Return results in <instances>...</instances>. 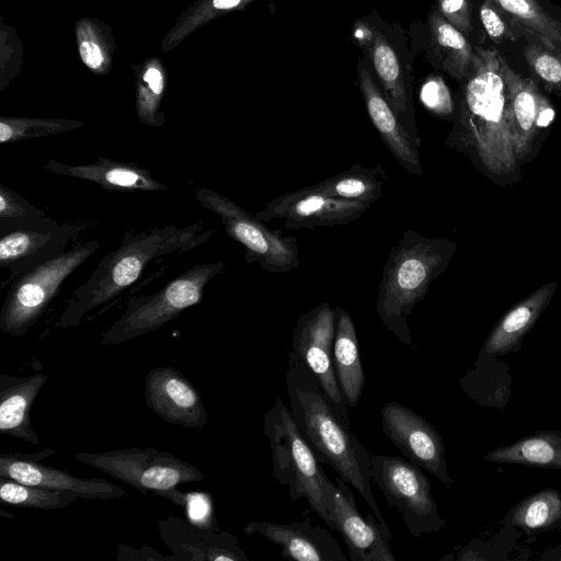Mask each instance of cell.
I'll use <instances>...</instances> for the list:
<instances>
[{"mask_svg": "<svg viewBox=\"0 0 561 561\" xmlns=\"http://www.w3.org/2000/svg\"><path fill=\"white\" fill-rule=\"evenodd\" d=\"M80 56L85 66L91 69H98L102 65L104 57L101 48L91 41H84L79 47Z\"/></svg>", "mask_w": 561, "mask_h": 561, "instance_id": "obj_39", "label": "cell"}, {"mask_svg": "<svg viewBox=\"0 0 561 561\" xmlns=\"http://www.w3.org/2000/svg\"><path fill=\"white\" fill-rule=\"evenodd\" d=\"M357 78L368 116L383 144L407 172L422 178L423 167L419 153L421 141L415 140L401 124L365 60L359 59L357 62Z\"/></svg>", "mask_w": 561, "mask_h": 561, "instance_id": "obj_19", "label": "cell"}, {"mask_svg": "<svg viewBox=\"0 0 561 561\" xmlns=\"http://www.w3.org/2000/svg\"><path fill=\"white\" fill-rule=\"evenodd\" d=\"M374 18H360L353 24L355 44L371 62L381 91L408 133L417 141V124L412 89L394 44Z\"/></svg>", "mask_w": 561, "mask_h": 561, "instance_id": "obj_13", "label": "cell"}, {"mask_svg": "<svg viewBox=\"0 0 561 561\" xmlns=\"http://www.w3.org/2000/svg\"><path fill=\"white\" fill-rule=\"evenodd\" d=\"M84 229L83 224L58 222L44 217L1 232L0 268L4 277L0 287L10 286L30 270L69 249Z\"/></svg>", "mask_w": 561, "mask_h": 561, "instance_id": "obj_12", "label": "cell"}, {"mask_svg": "<svg viewBox=\"0 0 561 561\" xmlns=\"http://www.w3.org/2000/svg\"><path fill=\"white\" fill-rule=\"evenodd\" d=\"M479 13L486 33L495 43H500L504 38H512V34L507 30L506 24L495 9L492 0L484 1L480 5Z\"/></svg>", "mask_w": 561, "mask_h": 561, "instance_id": "obj_38", "label": "cell"}, {"mask_svg": "<svg viewBox=\"0 0 561 561\" xmlns=\"http://www.w3.org/2000/svg\"><path fill=\"white\" fill-rule=\"evenodd\" d=\"M195 198L221 221L226 233L245 250V262L257 263L270 273H287L299 265L297 238L271 230L229 197L208 187L195 192Z\"/></svg>", "mask_w": 561, "mask_h": 561, "instance_id": "obj_8", "label": "cell"}, {"mask_svg": "<svg viewBox=\"0 0 561 561\" xmlns=\"http://www.w3.org/2000/svg\"><path fill=\"white\" fill-rule=\"evenodd\" d=\"M44 217L45 210L31 204L12 188L0 184V233L27 226Z\"/></svg>", "mask_w": 561, "mask_h": 561, "instance_id": "obj_33", "label": "cell"}, {"mask_svg": "<svg viewBox=\"0 0 561 561\" xmlns=\"http://www.w3.org/2000/svg\"><path fill=\"white\" fill-rule=\"evenodd\" d=\"M321 486L332 529L342 536L352 561H396L390 548L391 533L374 514L362 515L348 483L335 476V483L323 474Z\"/></svg>", "mask_w": 561, "mask_h": 561, "instance_id": "obj_11", "label": "cell"}, {"mask_svg": "<svg viewBox=\"0 0 561 561\" xmlns=\"http://www.w3.org/2000/svg\"><path fill=\"white\" fill-rule=\"evenodd\" d=\"M539 37L542 45L561 57V24L536 0H492Z\"/></svg>", "mask_w": 561, "mask_h": 561, "instance_id": "obj_30", "label": "cell"}, {"mask_svg": "<svg viewBox=\"0 0 561 561\" xmlns=\"http://www.w3.org/2000/svg\"><path fill=\"white\" fill-rule=\"evenodd\" d=\"M334 334L335 309L329 302H321L298 317L291 333L293 351L316 376L329 401L348 422V405L339 388L332 362Z\"/></svg>", "mask_w": 561, "mask_h": 561, "instance_id": "obj_14", "label": "cell"}, {"mask_svg": "<svg viewBox=\"0 0 561 561\" xmlns=\"http://www.w3.org/2000/svg\"><path fill=\"white\" fill-rule=\"evenodd\" d=\"M162 496H168L174 503L183 506L186 505L188 517L193 523L199 524L203 519L207 527L210 528L214 522L211 501L208 495L202 493L183 494L176 489L163 492Z\"/></svg>", "mask_w": 561, "mask_h": 561, "instance_id": "obj_36", "label": "cell"}, {"mask_svg": "<svg viewBox=\"0 0 561 561\" xmlns=\"http://www.w3.org/2000/svg\"><path fill=\"white\" fill-rule=\"evenodd\" d=\"M483 459L501 465L561 470V431H538L510 445L494 448Z\"/></svg>", "mask_w": 561, "mask_h": 561, "instance_id": "obj_27", "label": "cell"}, {"mask_svg": "<svg viewBox=\"0 0 561 561\" xmlns=\"http://www.w3.org/2000/svg\"><path fill=\"white\" fill-rule=\"evenodd\" d=\"M436 9L466 36L472 31L469 0H437Z\"/></svg>", "mask_w": 561, "mask_h": 561, "instance_id": "obj_37", "label": "cell"}, {"mask_svg": "<svg viewBox=\"0 0 561 561\" xmlns=\"http://www.w3.org/2000/svg\"><path fill=\"white\" fill-rule=\"evenodd\" d=\"M457 244L447 238H427L408 230L391 248L383 265L376 302L377 314L402 344L411 346L408 317L448 267Z\"/></svg>", "mask_w": 561, "mask_h": 561, "instance_id": "obj_4", "label": "cell"}, {"mask_svg": "<svg viewBox=\"0 0 561 561\" xmlns=\"http://www.w3.org/2000/svg\"><path fill=\"white\" fill-rule=\"evenodd\" d=\"M214 233V229L204 230L202 222L181 228L154 227L137 233L126 231L119 247L105 254L88 279L75 289L57 327L80 325L87 314L105 307L134 285L152 261L194 250Z\"/></svg>", "mask_w": 561, "mask_h": 561, "instance_id": "obj_3", "label": "cell"}, {"mask_svg": "<svg viewBox=\"0 0 561 561\" xmlns=\"http://www.w3.org/2000/svg\"><path fill=\"white\" fill-rule=\"evenodd\" d=\"M557 288V283L545 284L514 305L491 330L478 358L495 359L519 351L525 335L546 310Z\"/></svg>", "mask_w": 561, "mask_h": 561, "instance_id": "obj_23", "label": "cell"}, {"mask_svg": "<svg viewBox=\"0 0 561 561\" xmlns=\"http://www.w3.org/2000/svg\"><path fill=\"white\" fill-rule=\"evenodd\" d=\"M371 482L381 490L390 506L398 510L414 537L436 533L445 527L431 492V482L422 469L401 457H370Z\"/></svg>", "mask_w": 561, "mask_h": 561, "instance_id": "obj_10", "label": "cell"}, {"mask_svg": "<svg viewBox=\"0 0 561 561\" xmlns=\"http://www.w3.org/2000/svg\"><path fill=\"white\" fill-rule=\"evenodd\" d=\"M145 401L154 414L174 425L202 430L208 421L199 392L171 366H158L147 374Z\"/></svg>", "mask_w": 561, "mask_h": 561, "instance_id": "obj_18", "label": "cell"}, {"mask_svg": "<svg viewBox=\"0 0 561 561\" xmlns=\"http://www.w3.org/2000/svg\"><path fill=\"white\" fill-rule=\"evenodd\" d=\"M507 518L529 536L561 529V493L553 488L534 492L515 504Z\"/></svg>", "mask_w": 561, "mask_h": 561, "instance_id": "obj_28", "label": "cell"}, {"mask_svg": "<svg viewBox=\"0 0 561 561\" xmlns=\"http://www.w3.org/2000/svg\"><path fill=\"white\" fill-rule=\"evenodd\" d=\"M245 535H261L280 548L284 559L296 561H346L335 538L327 530L313 526L310 518L279 524L250 522Z\"/></svg>", "mask_w": 561, "mask_h": 561, "instance_id": "obj_21", "label": "cell"}, {"mask_svg": "<svg viewBox=\"0 0 561 561\" xmlns=\"http://www.w3.org/2000/svg\"><path fill=\"white\" fill-rule=\"evenodd\" d=\"M48 376L38 373L25 377L0 375V433L38 445L31 425L30 411Z\"/></svg>", "mask_w": 561, "mask_h": 561, "instance_id": "obj_24", "label": "cell"}, {"mask_svg": "<svg viewBox=\"0 0 561 561\" xmlns=\"http://www.w3.org/2000/svg\"><path fill=\"white\" fill-rule=\"evenodd\" d=\"M263 423V432L272 451L273 477L287 486L291 501L306 500L311 511L331 528L332 522L321 486L324 471L280 398L265 413Z\"/></svg>", "mask_w": 561, "mask_h": 561, "instance_id": "obj_6", "label": "cell"}, {"mask_svg": "<svg viewBox=\"0 0 561 561\" xmlns=\"http://www.w3.org/2000/svg\"><path fill=\"white\" fill-rule=\"evenodd\" d=\"M83 125L82 122L66 119L2 118L0 142L14 144L26 139L66 133Z\"/></svg>", "mask_w": 561, "mask_h": 561, "instance_id": "obj_32", "label": "cell"}, {"mask_svg": "<svg viewBox=\"0 0 561 561\" xmlns=\"http://www.w3.org/2000/svg\"><path fill=\"white\" fill-rule=\"evenodd\" d=\"M53 454L55 450L51 448L32 454H1L0 477L25 484L72 492L84 500H112L126 495L121 486L108 480L75 477L68 471L42 462Z\"/></svg>", "mask_w": 561, "mask_h": 561, "instance_id": "obj_17", "label": "cell"}, {"mask_svg": "<svg viewBox=\"0 0 561 561\" xmlns=\"http://www.w3.org/2000/svg\"><path fill=\"white\" fill-rule=\"evenodd\" d=\"M524 55L534 72L549 88L561 93V57L538 44L527 45Z\"/></svg>", "mask_w": 561, "mask_h": 561, "instance_id": "obj_34", "label": "cell"}, {"mask_svg": "<svg viewBox=\"0 0 561 561\" xmlns=\"http://www.w3.org/2000/svg\"><path fill=\"white\" fill-rule=\"evenodd\" d=\"M387 438L412 463L432 473L446 488L454 480L447 471L445 445L434 425L402 403L389 401L380 411Z\"/></svg>", "mask_w": 561, "mask_h": 561, "instance_id": "obj_15", "label": "cell"}, {"mask_svg": "<svg viewBox=\"0 0 561 561\" xmlns=\"http://www.w3.org/2000/svg\"><path fill=\"white\" fill-rule=\"evenodd\" d=\"M75 458L141 493L163 492L178 485L198 482L205 473L175 455L151 447L125 448L105 453H78Z\"/></svg>", "mask_w": 561, "mask_h": 561, "instance_id": "obj_9", "label": "cell"}, {"mask_svg": "<svg viewBox=\"0 0 561 561\" xmlns=\"http://www.w3.org/2000/svg\"><path fill=\"white\" fill-rule=\"evenodd\" d=\"M80 499L78 494L21 483L0 477V500L25 508L61 510Z\"/></svg>", "mask_w": 561, "mask_h": 561, "instance_id": "obj_31", "label": "cell"}, {"mask_svg": "<svg viewBox=\"0 0 561 561\" xmlns=\"http://www.w3.org/2000/svg\"><path fill=\"white\" fill-rule=\"evenodd\" d=\"M332 362L342 396L348 408H355L365 386L355 324L350 312L335 308V334Z\"/></svg>", "mask_w": 561, "mask_h": 561, "instance_id": "obj_25", "label": "cell"}, {"mask_svg": "<svg viewBox=\"0 0 561 561\" xmlns=\"http://www.w3.org/2000/svg\"><path fill=\"white\" fill-rule=\"evenodd\" d=\"M446 146L468 154L490 178L515 175L519 170L511 98L495 49H474L459 115Z\"/></svg>", "mask_w": 561, "mask_h": 561, "instance_id": "obj_1", "label": "cell"}, {"mask_svg": "<svg viewBox=\"0 0 561 561\" xmlns=\"http://www.w3.org/2000/svg\"><path fill=\"white\" fill-rule=\"evenodd\" d=\"M370 206L331 197L307 186L275 197L255 216L265 224L283 220L287 229L334 227L358 219Z\"/></svg>", "mask_w": 561, "mask_h": 561, "instance_id": "obj_16", "label": "cell"}, {"mask_svg": "<svg viewBox=\"0 0 561 561\" xmlns=\"http://www.w3.org/2000/svg\"><path fill=\"white\" fill-rule=\"evenodd\" d=\"M385 172L377 165L366 168L353 164L340 174L318 182L310 187L321 194L373 204L382 196Z\"/></svg>", "mask_w": 561, "mask_h": 561, "instance_id": "obj_29", "label": "cell"}, {"mask_svg": "<svg viewBox=\"0 0 561 561\" xmlns=\"http://www.w3.org/2000/svg\"><path fill=\"white\" fill-rule=\"evenodd\" d=\"M225 270L221 261L196 264L160 290L134 296L122 314L102 334L105 346L118 345L151 333L202 302L207 285Z\"/></svg>", "mask_w": 561, "mask_h": 561, "instance_id": "obj_5", "label": "cell"}, {"mask_svg": "<svg viewBox=\"0 0 561 561\" xmlns=\"http://www.w3.org/2000/svg\"><path fill=\"white\" fill-rule=\"evenodd\" d=\"M420 98L433 114L445 117L454 112V103L448 87L439 77H428L422 85Z\"/></svg>", "mask_w": 561, "mask_h": 561, "instance_id": "obj_35", "label": "cell"}, {"mask_svg": "<svg viewBox=\"0 0 561 561\" xmlns=\"http://www.w3.org/2000/svg\"><path fill=\"white\" fill-rule=\"evenodd\" d=\"M144 81L148 84L150 91L159 96L163 91V78L160 71L156 68H150L144 75Z\"/></svg>", "mask_w": 561, "mask_h": 561, "instance_id": "obj_40", "label": "cell"}, {"mask_svg": "<svg viewBox=\"0 0 561 561\" xmlns=\"http://www.w3.org/2000/svg\"><path fill=\"white\" fill-rule=\"evenodd\" d=\"M427 55L432 65L456 80H467L473 66L474 50L465 34L432 8L427 19Z\"/></svg>", "mask_w": 561, "mask_h": 561, "instance_id": "obj_26", "label": "cell"}, {"mask_svg": "<svg viewBox=\"0 0 561 561\" xmlns=\"http://www.w3.org/2000/svg\"><path fill=\"white\" fill-rule=\"evenodd\" d=\"M499 61L511 98L516 154L519 163H523L533 151L538 136L554 119L556 113L530 79L515 72L500 54Z\"/></svg>", "mask_w": 561, "mask_h": 561, "instance_id": "obj_20", "label": "cell"}, {"mask_svg": "<svg viewBox=\"0 0 561 561\" xmlns=\"http://www.w3.org/2000/svg\"><path fill=\"white\" fill-rule=\"evenodd\" d=\"M285 386L293 419L320 463L330 466L342 480L353 485L373 514L383 520L370 486L371 455L294 351L288 353Z\"/></svg>", "mask_w": 561, "mask_h": 561, "instance_id": "obj_2", "label": "cell"}, {"mask_svg": "<svg viewBox=\"0 0 561 561\" xmlns=\"http://www.w3.org/2000/svg\"><path fill=\"white\" fill-rule=\"evenodd\" d=\"M44 170L68 178L80 179L98 184L111 192H162L167 186L152 176L148 169L133 162H124L99 157L92 162L68 164L49 159Z\"/></svg>", "mask_w": 561, "mask_h": 561, "instance_id": "obj_22", "label": "cell"}, {"mask_svg": "<svg viewBox=\"0 0 561 561\" xmlns=\"http://www.w3.org/2000/svg\"><path fill=\"white\" fill-rule=\"evenodd\" d=\"M100 247L96 240L76 242L15 279L0 309L1 332L13 336L26 334L59 294L65 280Z\"/></svg>", "mask_w": 561, "mask_h": 561, "instance_id": "obj_7", "label": "cell"}]
</instances>
